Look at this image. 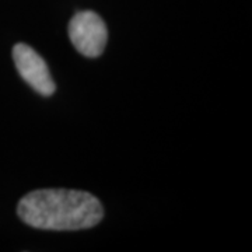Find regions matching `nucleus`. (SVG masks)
<instances>
[{
    "label": "nucleus",
    "instance_id": "f257e3e1",
    "mask_svg": "<svg viewBox=\"0 0 252 252\" xmlns=\"http://www.w3.org/2000/svg\"><path fill=\"white\" fill-rule=\"evenodd\" d=\"M18 216L41 230H84L98 224L104 216L101 202L89 192L72 189H38L18 203Z\"/></svg>",
    "mask_w": 252,
    "mask_h": 252
},
{
    "label": "nucleus",
    "instance_id": "7ed1b4c3",
    "mask_svg": "<svg viewBox=\"0 0 252 252\" xmlns=\"http://www.w3.org/2000/svg\"><path fill=\"white\" fill-rule=\"evenodd\" d=\"M13 59L20 76L41 95H52L55 86L45 61L27 44H17L13 49Z\"/></svg>",
    "mask_w": 252,
    "mask_h": 252
},
{
    "label": "nucleus",
    "instance_id": "f03ea898",
    "mask_svg": "<svg viewBox=\"0 0 252 252\" xmlns=\"http://www.w3.org/2000/svg\"><path fill=\"white\" fill-rule=\"evenodd\" d=\"M69 36L81 55L97 58L107 45L108 31L98 14L94 11H80L70 20Z\"/></svg>",
    "mask_w": 252,
    "mask_h": 252
}]
</instances>
